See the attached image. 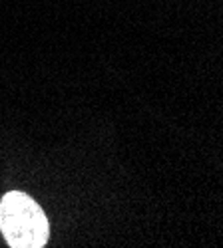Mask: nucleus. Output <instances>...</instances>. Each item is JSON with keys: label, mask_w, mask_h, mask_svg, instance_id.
<instances>
[{"label": "nucleus", "mask_w": 223, "mask_h": 248, "mask_svg": "<svg viewBox=\"0 0 223 248\" xmlns=\"http://www.w3.org/2000/svg\"><path fill=\"white\" fill-rule=\"evenodd\" d=\"M0 231L12 248H42L48 240V218L24 193H6L0 201Z\"/></svg>", "instance_id": "nucleus-1"}]
</instances>
